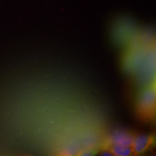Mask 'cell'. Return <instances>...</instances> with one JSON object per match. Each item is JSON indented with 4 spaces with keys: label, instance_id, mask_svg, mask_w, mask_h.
Instances as JSON below:
<instances>
[{
    "label": "cell",
    "instance_id": "obj_1",
    "mask_svg": "<svg viewBox=\"0 0 156 156\" xmlns=\"http://www.w3.org/2000/svg\"><path fill=\"white\" fill-rule=\"evenodd\" d=\"M155 88L146 90L142 93L140 100V109L142 114H147L153 112V108L155 107Z\"/></svg>",
    "mask_w": 156,
    "mask_h": 156
},
{
    "label": "cell",
    "instance_id": "obj_2",
    "mask_svg": "<svg viewBox=\"0 0 156 156\" xmlns=\"http://www.w3.org/2000/svg\"><path fill=\"white\" fill-rule=\"evenodd\" d=\"M153 142V138L151 136L145 134H140L134 137L132 148L134 153L140 154L145 152L151 143Z\"/></svg>",
    "mask_w": 156,
    "mask_h": 156
},
{
    "label": "cell",
    "instance_id": "obj_3",
    "mask_svg": "<svg viewBox=\"0 0 156 156\" xmlns=\"http://www.w3.org/2000/svg\"><path fill=\"white\" fill-rule=\"evenodd\" d=\"M133 140L134 137L131 134L122 131L114 132L112 136V142L113 145L132 146Z\"/></svg>",
    "mask_w": 156,
    "mask_h": 156
},
{
    "label": "cell",
    "instance_id": "obj_4",
    "mask_svg": "<svg viewBox=\"0 0 156 156\" xmlns=\"http://www.w3.org/2000/svg\"><path fill=\"white\" fill-rule=\"evenodd\" d=\"M112 153L113 155L126 156L132 155L133 153L132 146H125L119 145H113Z\"/></svg>",
    "mask_w": 156,
    "mask_h": 156
}]
</instances>
